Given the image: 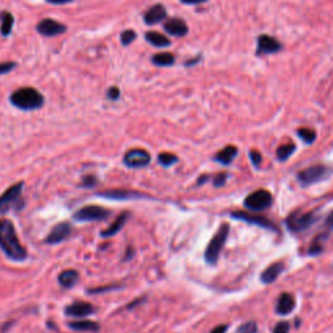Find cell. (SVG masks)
I'll use <instances>...</instances> for the list:
<instances>
[{"label": "cell", "mask_w": 333, "mask_h": 333, "mask_svg": "<svg viewBox=\"0 0 333 333\" xmlns=\"http://www.w3.org/2000/svg\"><path fill=\"white\" fill-rule=\"evenodd\" d=\"M290 325L287 322H280L273 328V333H289Z\"/></svg>", "instance_id": "cell-35"}, {"label": "cell", "mask_w": 333, "mask_h": 333, "mask_svg": "<svg viewBox=\"0 0 333 333\" xmlns=\"http://www.w3.org/2000/svg\"><path fill=\"white\" fill-rule=\"evenodd\" d=\"M0 249L11 261L22 262L28 258L27 249L22 246L15 225L8 219L0 220Z\"/></svg>", "instance_id": "cell-1"}, {"label": "cell", "mask_w": 333, "mask_h": 333, "mask_svg": "<svg viewBox=\"0 0 333 333\" xmlns=\"http://www.w3.org/2000/svg\"><path fill=\"white\" fill-rule=\"evenodd\" d=\"M183 4H186V6H198V4L207 3L209 0H180Z\"/></svg>", "instance_id": "cell-39"}, {"label": "cell", "mask_w": 333, "mask_h": 333, "mask_svg": "<svg viewBox=\"0 0 333 333\" xmlns=\"http://www.w3.org/2000/svg\"><path fill=\"white\" fill-rule=\"evenodd\" d=\"M142 302H143V299H137V301H134L133 303L127 304V309H134V306H137V304H139V303H142Z\"/></svg>", "instance_id": "cell-44"}, {"label": "cell", "mask_w": 333, "mask_h": 333, "mask_svg": "<svg viewBox=\"0 0 333 333\" xmlns=\"http://www.w3.org/2000/svg\"><path fill=\"white\" fill-rule=\"evenodd\" d=\"M283 49V44L276 39L275 37H271L268 34H261L257 38V49L255 55H275Z\"/></svg>", "instance_id": "cell-8"}, {"label": "cell", "mask_w": 333, "mask_h": 333, "mask_svg": "<svg viewBox=\"0 0 333 333\" xmlns=\"http://www.w3.org/2000/svg\"><path fill=\"white\" fill-rule=\"evenodd\" d=\"M15 25V17L8 11H3L0 13V32L3 37H8Z\"/></svg>", "instance_id": "cell-26"}, {"label": "cell", "mask_w": 333, "mask_h": 333, "mask_svg": "<svg viewBox=\"0 0 333 333\" xmlns=\"http://www.w3.org/2000/svg\"><path fill=\"white\" fill-rule=\"evenodd\" d=\"M145 39L147 43H150L151 46H153V47H158V48L169 47L172 43V42L169 41V38H167L164 34H162V33H159V32H153V30L146 32Z\"/></svg>", "instance_id": "cell-19"}, {"label": "cell", "mask_w": 333, "mask_h": 333, "mask_svg": "<svg viewBox=\"0 0 333 333\" xmlns=\"http://www.w3.org/2000/svg\"><path fill=\"white\" fill-rule=\"evenodd\" d=\"M80 273L75 270H65L59 275V284L63 288H73L79 283Z\"/></svg>", "instance_id": "cell-23"}, {"label": "cell", "mask_w": 333, "mask_h": 333, "mask_svg": "<svg viewBox=\"0 0 333 333\" xmlns=\"http://www.w3.org/2000/svg\"><path fill=\"white\" fill-rule=\"evenodd\" d=\"M202 60V56L200 55H198L197 58H194V59H190V60H188L185 63V67H193V65H197L198 63H199V61Z\"/></svg>", "instance_id": "cell-40"}, {"label": "cell", "mask_w": 333, "mask_h": 333, "mask_svg": "<svg viewBox=\"0 0 333 333\" xmlns=\"http://www.w3.org/2000/svg\"><path fill=\"white\" fill-rule=\"evenodd\" d=\"M158 162L163 165V167H171V165L176 164L178 162V158L172 152H162L158 155Z\"/></svg>", "instance_id": "cell-29"}, {"label": "cell", "mask_w": 333, "mask_h": 333, "mask_svg": "<svg viewBox=\"0 0 333 333\" xmlns=\"http://www.w3.org/2000/svg\"><path fill=\"white\" fill-rule=\"evenodd\" d=\"M250 160H251L252 164H254L255 167H259V165H261V163H262L261 152L252 150L251 152H250Z\"/></svg>", "instance_id": "cell-37"}, {"label": "cell", "mask_w": 333, "mask_h": 333, "mask_svg": "<svg viewBox=\"0 0 333 333\" xmlns=\"http://www.w3.org/2000/svg\"><path fill=\"white\" fill-rule=\"evenodd\" d=\"M46 2L49 4H55V6H63V4L72 3L73 0H46Z\"/></svg>", "instance_id": "cell-41"}, {"label": "cell", "mask_w": 333, "mask_h": 333, "mask_svg": "<svg viewBox=\"0 0 333 333\" xmlns=\"http://www.w3.org/2000/svg\"><path fill=\"white\" fill-rule=\"evenodd\" d=\"M9 101L21 111H35L44 106V96L34 87H21L11 94Z\"/></svg>", "instance_id": "cell-2"}, {"label": "cell", "mask_w": 333, "mask_h": 333, "mask_svg": "<svg viewBox=\"0 0 333 333\" xmlns=\"http://www.w3.org/2000/svg\"><path fill=\"white\" fill-rule=\"evenodd\" d=\"M94 313H95V307L89 302L84 301L73 302L65 309V315L70 316V318H85V316H89Z\"/></svg>", "instance_id": "cell-15"}, {"label": "cell", "mask_w": 333, "mask_h": 333, "mask_svg": "<svg viewBox=\"0 0 333 333\" xmlns=\"http://www.w3.org/2000/svg\"><path fill=\"white\" fill-rule=\"evenodd\" d=\"M167 9L163 4H155L150 7L143 15V21L146 25H157V23L164 22L167 20Z\"/></svg>", "instance_id": "cell-16"}, {"label": "cell", "mask_w": 333, "mask_h": 333, "mask_svg": "<svg viewBox=\"0 0 333 333\" xmlns=\"http://www.w3.org/2000/svg\"><path fill=\"white\" fill-rule=\"evenodd\" d=\"M316 217L313 212H306V214H292L288 217L287 224L288 228L292 232H302L310 228L315 223Z\"/></svg>", "instance_id": "cell-10"}, {"label": "cell", "mask_w": 333, "mask_h": 333, "mask_svg": "<svg viewBox=\"0 0 333 333\" xmlns=\"http://www.w3.org/2000/svg\"><path fill=\"white\" fill-rule=\"evenodd\" d=\"M111 211L101 206H95V204H90V206H85L80 209L79 211L74 214V220L77 221H103L110 216Z\"/></svg>", "instance_id": "cell-7"}, {"label": "cell", "mask_w": 333, "mask_h": 333, "mask_svg": "<svg viewBox=\"0 0 333 333\" xmlns=\"http://www.w3.org/2000/svg\"><path fill=\"white\" fill-rule=\"evenodd\" d=\"M327 226H329V228H333V211L330 212L329 215H328V217H327Z\"/></svg>", "instance_id": "cell-43"}, {"label": "cell", "mask_w": 333, "mask_h": 333, "mask_svg": "<svg viewBox=\"0 0 333 333\" xmlns=\"http://www.w3.org/2000/svg\"><path fill=\"white\" fill-rule=\"evenodd\" d=\"M68 327L79 332H98L100 329L98 323L93 320H74V322L68 323Z\"/></svg>", "instance_id": "cell-24"}, {"label": "cell", "mask_w": 333, "mask_h": 333, "mask_svg": "<svg viewBox=\"0 0 333 333\" xmlns=\"http://www.w3.org/2000/svg\"><path fill=\"white\" fill-rule=\"evenodd\" d=\"M232 217H233V219H237V220L246 221V223L252 224V225H259V226H262V228L273 229V230H276L275 224H273L272 221L268 220L267 217L261 216V215L249 214V212L236 211V212H232Z\"/></svg>", "instance_id": "cell-13"}, {"label": "cell", "mask_w": 333, "mask_h": 333, "mask_svg": "<svg viewBox=\"0 0 333 333\" xmlns=\"http://www.w3.org/2000/svg\"><path fill=\"white\" fill-rule=\"evenodd\" d=\"M151 155L143 148H131L124 155V164L129 168H143L150 164Z\"/></svg>", "instance_id": "cell-9"}, {"label": "cell", "mask_w": 333, "mask_h": 333, "mask_svg": "<svg viewBox=\"0 0 333 333\" xmlns=\"http://www.w3.org/2000/svg\"><path fill=\"white\" fill-rule=\"evenodd\" d=\"M127 219H129V212H122V214H120V216H117L116 220L113 221V223L111 224L107 229L101 230L100 236L101 237H106V238L115 236L117 232H120V229L124 228V225H125V223L127 221Z\"/></svg>", "instance_id": "cell-20"}, {"label": "cell", "mask_w": 333, "mask_h": 333, "mask_svg": "<svg viewBox=\"0 0 333 333\" xmlns=\"http://www.w3.org/2000/svg\"><path fill=\"white\" fill-rule=\"evenodd\" d=\"M82 186H85V188H91V186L96 185V178L94 176H91V174H89V176H85L84 178H82Z\"/></svg>", "instance_id": "cell-38"}, {"label": "cell", "mask_w": 333, "mask_h": 333, "mask_svg": "<svg viewBox=\"0 0 333 333\" xmlns=\"http://www.w3.org/2000/svg\"><path fill=\"white\" fill-rule=\"evenodd\" d=\"M163 29L167 34L172 35V37L176 38H181L188 35L189 33V27L188 23L185 22V20L178 17H173V18H168V20H165L163 22Z\"/></svg>", "instance_id": "cell-12"}, {"label": "cell", "mask_w": 333, "mask_h": 333, "mask_svg": "<svg viewBox=\"0 0 333 333\" xmlns=\"http://www.w3.org/2000/svg\"><path fill=\"white\" fill-rule=\"evenodd\" d=\"M119 288H120V285H117V284L105 285V287H98V288H94V289H90L89 290V293H90V294H99V293L112 292V290H116V289H119Z\"/></svg>", "instance_id": "cell-32"}, {"label": "cell", "mask_w": 333, "mask_h": 333, "mask_svg": "<svg viewBox=\"0 0 333 333\" xmlns=\"http://www.w3.org/2000/svg\"><path fill=\"white\" fill-rule=\"evenodd\" d=\"M238 148L233 145H229L226 147H224L223 150H220L219 152L215 155L214 159L216 160L217 163H221L224 165H228L235 160V158L237 157Z\"/></svg>", "instance_id": "cell-22"}, {"label": "cell", "mask_w": 333, "mask_h": 333, "mask_svg": "<svg viewBox=\"0 0 333 333\" xmlns=\"http://www.w3.org/2000/svg\"><path fill=\"white\" fill-rule=\"evenodd\" d=\"M23 183L13 184L9 186L3 194L0 195V215L8 214L9 211H20L23 209L25 203L22 198Z\"/></svg>", "instance_id": "cell-3"}, {"label": "cell", "mask_w": 333, "mask_h": 333, "mask_svg": "<svg viewBox=\"0 0 333 333\" xmlns=\"http://www.w3.org/2000/svg\"><path fill=\"white\" fill-rule=\"evenodd\" d=\"M106 95H107V99H110V100H119L120 96H121V91H120V89L117 86H111L107 90Z\"/></svg>", "instance_id": "cell-34"}, {"label": "cell", "mask_w": 333, "mask_h": 333, "mask_svg": "<svg viewBox=\"0 0 333 333\" xmlns=\"http://www.w3.org/2000/svg\"><path fill=\"white\" fill-rule=\"evenodd\" d=\"M297 134H298V137L302 139V141H304V142L309 143V145L315 142L316 133L315 131H313V129H309V127H301V129L297 131Z\"/></svg>", "instance_id": "cell-28"}, {"label": "cell", "mask_w": 333, "mask_h": 333, "mask_svg": "<svg viewBox=\"0 0 333 333\" xmlns=\"http://www.w3.org/2000/svg\"><path fill=\"white\" fill-rule=\"evenodd\" d=\"M70 233H72V224L64 221V223L56 224L51 229V232L48 233V236H47V238L44 241L48 245H56V243H60L67 240L70 236Z\"/></svg>", "instance_id": "cell-14"}, {"label": "cell", "mask_w": 333, "mask_h": 333, "mask_svg": "<svg viewBox=\"0 0 333 333\" xmlns=\"http://www.w3.org/2000/svg\"><path fill=\"white\" fill-rule=\"evenodd\" d=\"M16 67H17V63H16V61H2V63H0V75L12 72Z\"/></svg>", "instance_id": "cell-31"}, {"label": "cell", "mask_w": 333, "mask_h": 333, "mask_svg": "<svg viewBox=\"0 0 333 333\" xmlns=\"http://www.w3.org/2000/svg\"><path fill=\"white\" fill-rule=\"evenodd\" d=\"M35 30L43 37H56L67 32V27L54 18H43L37 23Z\"/></svg>", "instance_id": "cell-11"}, {"label": "cell", "mask_w": 333, "mask_h": 333, "mask_svg": "<svg viewBox=\"0 0 333 333\" xmlns=\"http://www.w3.org/2000/svg\"><path fill=\"white\" fill-rule=\"evenodd\" d=\"M229 235V225L228 224H223L220 228L217 229V232L215 233L214 237L211 238V241L209 242L204 251V259L209 264L214 266L216 264L217 259L220 257V252L223 250L224 245L226 242V238Z\"/></svg>", "instance_id": "cell-4"}, {"label": "cell", "mask_w": 333, "mask_h": 333, "mask_svg": "<svg viewBox=\"0 0 333 333\" xmlns=\"http://www.w3.org/2000/svg\"><path fill=\"white\" fill-rule=\"evenodd\" d=\"M294 306H296V301H294V297L289 293H283L277 299V303H276V313L278 315H288V314L292 313L294 310Z\"/></svg>", "instance_id": "cell-18"}, {"label": "cell", "mask_w": 333, "mask_h": 333, "mask_svg": "<svg viewBox=\"0 0 333 333\" xmlns=\"http://www.w3.org/2000/svg\"><path fill=\"white\" fill-rule=\"evenodd\" d=\"M284 271V264L283 263H273L271 266H268L266 270L262 272L261 278L264 284H271L273 281L277 280V277L280 276V273Z\"/></svg>", "instance_id": "cell-21"}, {"label": "cell", "mask_w": 333, "mask_h": 333, "mask_svg": "<svg viewBox=\"0 0 333 333\" xmlns=\"http://www.w3.org/2000/svg\"><path fill=\"white\" fill-rule=\"evenodd\" d=\"M330 173V169L324 164H314L302 169L298 173V181L303 186L313 185L319 181L325 180Z\"/></svg>", "instance_id": "cell-5"}, {"label": "cell", "mask_w": 333, "mask_h": 333, "mask_svg": "<svg viewBox=\"0 0 333 333\" xmlns=\"http://www.w3.org/2000/svg\"><path fill=\"white\" fill-rule=\"evenodd\" d=\"M209 180V176H202L198 178V185H202V184H204V181Z\"/></svg>", "instance_id": "cell-45"}, {"label": "cell", "mask_w": 333, "mask_h": 333, "mask_svg": "<svg viewBox=\"0 0 333 333\" xmlns=\"http://www.w3.org/2000/svg\"><path fill=\"white\" fill-rule=\"evenodd\" d=\"M296 151V145L294 143H287V145H283L277 148V159L280 162H285L287 159H289L292 157V153Z\"/></svg>", "instance_id": "cell-27"}, {"label": "cell", "mask_w": 333, "mask_h": 333, "mask_svg": "<svg viewBox=\"0 0 333 333\" xmlns=\"http://www.w3.org/2000/svg\"><path fill=\"white\" fill-rule=\"evenodd\" d=\"M226 329H228V325H226V324L217 325V327H215L214 329H212L210 333H225Z\"/></svg>", "instance_id": "cell-42"}, {"label": "cell", "mask_w": 333, "mask_h": 333, "mask_svg": "<svg viewBox=\"0 0 333 333\" xmlns=\"http://www.w3.org/2000/svg\"><path fill=\"white\" fill-rule=\"evenodd\" d=\"M257 330H258V327L254 322H247L238 328L237 333H257Z\"/></svg>", "instance_id": "cell-33"}, {"label": "cell", "mask_w": 333, "mask_h": 333, "mask_svg": "<svg viewBox=\"0 0 333 333\" xmlns=\"http://www.w3.org/2000/svg\"><path fill=\"white\" fill-rule=\"evenodd\" d=\"M137 39V33L133 29H125L124 32L120 34V42L124 47L131 46L134 41Z\"/></svg>", "instance_id": "cell-30"}, {"label": "cell", "mask_w": 333, "mask_h": 333, "mask_svg": "<svg viewBox=\"0 0 333 333\" xmlns=\"http://www.w3.org/2000/svg\"><path fill=\"white\" fill-rule=\"evenodd\" d=\"M226 178H228V174L223 173V172H220V173L215 174V177H214V185L215 186H223L224 184H225Z\"/></svg>", "instance_id": "cell-36"}, {"label": "cell", "mask_w": 333, "mask_h": 333, "mask_svg": "<svg viewBox=\"0 0 333 333\" xmlns=\"http://www.w3.org/2000/svg\"><path fill=\"white\" fill-rule=\"evenodd\" d=\"M176 61V56L171 53H159L151 56V63L157 67H172Z\"/></svg>", "instance_id": "cell-25"}, {"label": "cell", "mask_w": 333, "mask_h": 333, "mask_svg": "<svg viewBox=\"0 0 333 333\" xmlns=\"http://www.w3.org/2000/svg\"><path fill=\"white\" fill-rule=\"evenodd\" d=\"M243 204H245V207L249 209L250 211L261 212L263 211V210H267L268 207H271V204H272V194H271L268 190H264V189L255 190L252 191L251 194H249L245 198Z\"/></svg>", "instance_id": "cell-6"}, {"label": "cell", "mask_w": 333, "mask_h": 333, "mask_svg": "<svg viewBox=\"0 0 333 333\" xmlns=\"http://www.w3.org/2000/svg\"><path fill=\"white\" fill-rule=\"evenodd\" d=\"M100 197L108 198V199L124 200V199H139V198H148L147 195L139 193V191L125 190V189H112L100 193Z\"/></svg>", "instance_id": "cell-17"}]
</instances>
